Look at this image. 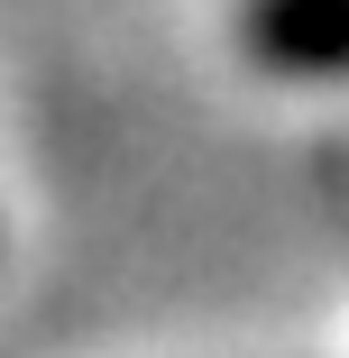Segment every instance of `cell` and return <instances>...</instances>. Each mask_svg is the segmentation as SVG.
I'll list each match as a JSON object with an SVG mask.
<instances>
[{
	"label": "cell",
	"instance_id": "obj_1",
	"mask_svg": "<svg viewBox=\"0 0 349 358\" xmlns=\"http://www.w3.org/2000/svg\"><path fill=\"white\" fill-rule=\"evenodd\" d=\"M239 55L257 74L340 83L349 74V0H239Z\"/></svg>",
	"mask_w": 349,
	"mask_h": 358
}]
</instances>
